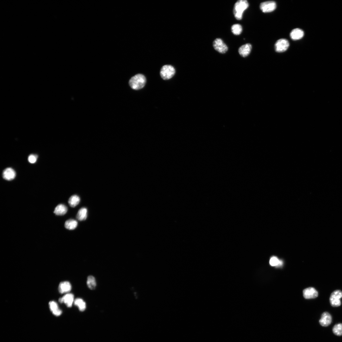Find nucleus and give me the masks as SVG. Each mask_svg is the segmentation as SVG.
<instances>
[{"label": "nucleus", "mask_w": 342, "mask_h": 342, "mask_svg": "<svg viewBox=\"0 0 342 342\" xmlns=\"http://www.w3.org/2000/svg\"><path fill=\"white\" fill-rule=\"evenodd\" d=\"M146 83V79L145 76L141 74H138L130 79L129 83L132 89L138 90L143 88Z\"/></svg>", "instance_id": "obj_1"}, {"label": "nucleus", "mask_w": 342, "mask_h": 342, "mask_svg": "<svg viewBox=\"0 0 342 342\" xmlns=\"http://www.w3.org/2000/svg\"><path fill=\"white\" fill-rule=\"evenodd\" d=\"M248 7L249 4L246 0H240L235 3L234 7V14L236 19L240 20L242 19L244 11Z\"/></svg>", "instance_id": "obj_2"}, {"label": "nucleus", "mask_w": 342, "mask_h": 342, "mask_svg": "<svg viewBox=\"0 0 342 342\" xmlns=\"http://www.w3.org/2000/svg\"><path fill=\"white\" fill-rule=\"evenodd\" d=\"M175 68L171 65L164 66L160 71V74L162 78L164 80H168L172 78L175 73Z\"/></svg>", "instance_id": "obj_3"}, {"label": "nucleus", "mask_w": 342, "mask_h": 342, "mask_svg": "<svg viewBox=\"0 0 342 342\" xmlns=\"http://www.w3.org/2000/svg\"><path fill=\"white\" fill-rule=\"evenodd\" d=\"M342 298V291L337 290L334 291L331 294L330 297V302L331 305L334 307H337L341 304L340 299Z\"/></svg>", "instance_id": "obj_4"}, {"label": "nucleus", "mask_w": 342, "mask_h": 342, "mask_svg": "<svg viewBox=\"0 0 342 342\" xmlns=\"http://www.w3.org/2000/svg\"><path fill=\"white\" fill-rule=\"evenodd\" d=\"M289 46L288 41L285 39H279L276 42L275 48L276 52L279 53L283 52L286 51Z\"/></svg>", "instance_id": "obj_5"}, {"label": "nucleus", "mask_w": 342, "mask_h": 342, "mask_svg": "<svg viewBox=\"0 0 342 342\" xmlns=\"http://www.w3.org/2000/svg\"><path fill=\"white\" fill-rule=\"evenodd\" d=\"M213 47L215 50L220 53H225L228 50V47L220 39H217L213 42Z\"/></svg>", "instance_id": "obj_6"}, {"label": "nucleus", "mask_w": 342, "mask_h": 342, "mask_svg": "<svg viewBox=\"0 0 342 342\" xmlns=\"http://www.w3.org/2000/svg\"><path fill=\"white\" fill-rule=\"evenodd\" d=\"M276 3L273 1H268L260 4V8L264 13H268L275 11L276 8Z\"/></svg>", "instance_id": "obj_7"}, {"label": "nucleus", "mask_w": 342, "mask_h": 342, "mask_svg": "<svg viewBox=\"0 0 342 342\" xmlns=\"http://www.w3.org/2000/svg\"><path fill=\"white\" fill-rule=\"evenodd\" d=\"M59 301L61 303H64L68 307H71L74 303V296L72 294L67 293L59 298Z\"/></svg>", "instance_id": "obj_8"}, {"label": "nucleus", "mask_w": 342, "mask_h": 342, "mask_svg": "<svg viewBox=\"0 0 342 342\" xmlns=\"http://www.w3.org/2000/svg\"><path fill=\"white\" fill-rule=\"evenodd\" d=\"M304 297L307 299L315 298L318 296V292L314 288L309 287L303 290Z\"/></svg>", "instance_id": "obj_9"}, {"label": "nucleus", "mask_w": 342, "mask_h": 342, "mask_svg": "<svg viewBox=\"0 0 342 342\" xmlns=\"http://www.w3.org/2000/svg\"><path fill=\"white\" fill-rule=\"evenodd\" d=\"M332 321L331 315L327 312H325L322 314L319 323L321 326L327 327L331 325Z\"/></svg>", "instance_id": "obj_10"}, {"label": "nucleus", "mask_w": 342, "mask_h": 342, "mask_svg": "<svg viewBox=\"0 0 342 342\" xmlns=\"http://www.w3.org/2000/svg\"><path fill=\"white\" fill-rule=\"evenodd\" d=\"M16 176L15 171L11 168H7L4 171L3 173V178L8 181H11L14 179Z\"/></svg>", "instance_id": "obj_11"}, {"label": "nucleus", "mask_w": 342, "mask_h": 342, "mask_svg": "<svg viewBox=\"0 0 342 342\" xmlns=\"http://www.w3.org/2000/svg\"><path fill=\"white\" fill-rule=\"evenodd\" d=\"M50 309L52 314L55 316H59L62 313V310L59 308L58 303L54 301H51L49 303Z\"/></svg>", "instance_id": "obj_12"}, {"label": "nucleus", "mask_w": 342, "mask_h": 342, "mask_svg": "<svg viewBox=\"0 0 342 342\" xmlns=\"http://www.w3.org/2000/svg\"><path fill=\"white\" fill-rule=\"evenodd\" d=\"M252 49L251 45L249 43H247L239 48V52L242 57H246L250 53Z\"/></svg>", "instance_id": "obj_13"}, {"label": "nucleus", "mask_w": 342, "mask_h": 342, "mask_svg": "<svg viewBox=\"0 0 342 342\" xmlns=\"http://www.w3.org/2000/svg\"><path fill=\"white\" fill-rule=\"evenodd\" d=\"M72 289L71 284L68 281L61 282L59 284L58 290L61 294H63L70 292Z\"/></svg>", "instance_id": "obj_14"}, {"label": "nucleus", "mask_w": 342, "mask_h": 342, "mask_svg": "<svg viewBox=\"0 0 342 342\" xmlns=\"http://www.w3.org/2000/svg\"><path fill=\"white\" fill-rule=\"evenodd\" d=\"M304 35L303 31L299 28H296L292 30L290 34L291 39L294 40H300L303 38Z\"/></svg>", "instance_id": "obj_15"}, {"label": "nucleus", "mask_w": 342, "mask_h": 342, "mask_svg": "<svg viewBox=\"0 0 342 342\" xmlns=\"http://www.w3.org/2000/svg\"><path fill=\"white\" fill-rule=\"evenodd\" d=\"M67 208L65 205L60 204L55 208L54 213L57 215H63L67 213Z\"/></svg>", "instance_id": "obj_16"}, {"label": "nucleus", "mask_w": 342, "mask_h": 342, "mask_svg": "<svg viewBox=\"0 0 342 342\" xmlns=\"http://www.w3.org/2000/svg\"><path fill=\"white\" fill-rule=\"evenodd\" d=\"M88 210L86 208H81L78 211L77 218L80 221H83L86 220L87 217Z\"/></svg>", "instance_id": "obj_17"}, {"label": "nucleus", "mask_w": 342, "mask_h": 342, "mask_svg": "<svg viewBox=\"0 0 342 342\" xmlns=\"http://www.w3.org/2000/svg\"><path fill=\"white\" fill-rule=\"evenodd\" d=\"M74 304L76 306L78 307L80 312H83L86 309V303L81 298H77L74 301Z\"/></svg>", "instance_id": "obj_18"}, {"label": "nucleus", "mask_w": 342, "mask_h": 342, "mask_svg": "<svg viewBox=\"0 0 342 342\" xmlns=\"http://www.w3.org/2000/svg\"><path fill=\"white\" fill-rule=\"evenodd\" d=\"M80 201V197L77 195H74L70 197L68 200V203L71 207L74 208L77 206Z\"/></svg>", "instance_id": "obj_19"}, {"label": "nucleus", "mask_w": 342, "mask_h": 342, "mask_svg": "<svg viewBox=\"0 0 342 342\" xmlns=\"http://www.w3.org/2000/svg\"><path fill=\"white\" fill-rule=\"evenodd\" d=\"M77 225V221L73 219H70L67 221L64 224L65 227L69 230H73L76 229Z\"/></svg>", "instance_id": "obj_20"}, {"label": "nucleus", "mask_w": 342, "mask_h": 342, "mask_svg": "<svg viewBox=\"0 0 342 342\" xmlns=\"http://www.w3.org/2000/svg\"><path fill=\"white\" fill-rule=\"evenodd\" d=\"M86 284L89 289L91 290L95 289L96 286V278L92 276H88Z\"/></svg>", "instance_id": "obj_21"}, {"label": "nucleus", "mask_w": 342, "mask_h": 342, "mask_svg": "<svg viewBox=\"0 0 342 342\" xmlns=\"http://www.w3.org/2000/svg\"><path fill=\"white\" fill-rule=\"evenodd\" d=\"M232 32L235 35H238L242 33V28L240 24H236L233 25L231 27Z\"/></svg>", "instance_id": "obj_22"}, {"label": "nucleus", "mask_w": 342, "mask_h": 342, "mask_svg": "<svg viewBox=\"0 0 342 342\" xmlns=\"http://www.w3.org/2000/svg\"><path fill=\"white\" fill-rule=\"evenodd\" d=\"M333 331L334 334L340 336L342 335V324H339L335 325L333 328Z\"/></svg>", "instance_id": "obj_23"}, {"label": "nucleus", "mask_w": 342, "mask_h": 342, "mask_svg": "<svg viewBox=\"0 0 342 342\" xmlns=\"http://www.w3.org/2000/svg\"><path fill=\"white\" fill-rule=\"evenodd\" d=\"M280 260L276 256H273L270 260V264L272 266H277Z\"/></svg>", "instance_id": "obj_24"}, {"label": "nucleus", "mask_w": 342, "mask_h": 342, "mask_svg": "<svg viewBox=\"0 0 342 342\" xmlns=\"http://www.w3.org/2000/svg\"><path fill=\"white\" fill-rule=\"evenodd\" d=\"M38 156L36 155L31 154L28 157V160L31 164H34L36 161Z\"/></svg>", "instance_id": "obj_25"}, {"label": "nucleus", "mask_w": 342, "mask_h": 342, "mask_svg": "<svg viewBox=\"0 0 342 342\" xmlns=\"http://www.w3.org/2000/svg\"><path fill=\"white\" fill-rule=\"evenodd\" d=\"M283 264V261L281 260H280L279 263L277 267H280Z\"/></svg>", "instance_id": "obj_26"}]
</instances>
